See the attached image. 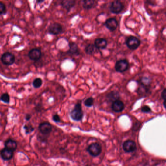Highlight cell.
<instances>
[{
    "label": "cell",
    "mask_w": 166,
    "mask_h": 166,
    "mask_svg": "<svg viewBox=\"0 0 166 166\" xmlns=\"http://www.w3.org/2000/svg\"><path fill=\"white\" fill-rule=\"evenodd\" d=\"M70 117L72 120L76 121H81L83 118V112L82 109L81 104L77 103L70 113Z\"/></svg>",
    "instance_id": "obj_1"
},
{
    "label": "cell",
    "mask_w": 166,
    "mask_h": 166,
    "mask_svg": "<svg viewBox=\"0 0 166 166\" xmlns=\"http://www.w3.org/2000/svg\"><path fill=\"white\" fill-rule=\"evenodd\" d=\"M125 43L129 49L131 50H135L139 47L141 42L138 38L131 35L126 38Z\"/></svg>",
    "instance_id": "obj_2"
},
{
    "label": "cell",
    "mask_w": 166,
    "mask_h": 166,
    "mask_svg": "<svg viewBox=\"0 0 166 166\" xmlns=\"http://www.w3.org/2000/svg\"><path fill=\"white\" fill-rule=\"evenodd\" d=\"M123 4L119 0H115L112 2L109 6L111 12L114 14H119L123 9Z\"/></svg>",
    "instance_id": "obj_3"
},
{
    "label": "cell",
    "mask_w": 166,
    "mask_h": 166,
    "mask_svg": "<svg viewBox=\"0 0 166 166\" xmlns=\"http://www.w3.org/2000/svg\"><path fill=\"white\" fill-rule=\"evenodd\" d=\"M87 150L91 156L96 157L102 153V148L99 143H93L88 147Z\"/></svg>",
    "instance_id": "obj_4"
},
{
    "label": "cell",
    "mask_w": 166,
    "mask_h": 166,
    "mask_svg": "<svg viewBox=\"0 0 166 166\" xmlns=\"http://www.w3.org/2000/svg\"><path fill=\"white\" fill-rule=\"evenodd\" d=\"M48 32L49 34L52 35H58L63 32V27L60 23L54 22L49 25Z\"/></svg>",
    "instance_id": "obj_5"
},
{
    "label": "cell",
    "mask_w": 166,
    "mask_h": 166,
    "mask_svg": "<svg viewBox=\"0 0 166 166\" xmlns=\"http://www.w3.org/2000/svg\"><path fill=\"white\" fill-rule=\"evenodd\" d=\"M129 63L126 59H121L116 62L115 64V68L118 72L122 73L128 69Z\"/></svg>",
    "instance_id": "obj_6"
},
{
    "label": "cell",
    "mask_w": 166,
    "mask_h": 166,
    "mask_svg": "<svg viewBox=\"0 0 166 166\" xmlns=\"http://www.w3.org/2000/svg\"><path fill=\"white\" fill-rule=\"evenodd\" d=\"M1 60L4 65L10 66L13 65L15 62V57L12 54L6 52L2 55Z\"/></svg>",
    "instance_id": "obj_7"
},
{
    "label": "cell",
    "mask_w": 166,
    "mask_h": 166,
    "mask_svg": "<svg viewBox=\"0 0 166 166\" xmlns=\"http://www.w3.org/2000/svg\"><path fill=\"white\" fill-rule=\"evenodd\" d=\"M124 151L127 153H132L137 150V145L134 141L127 140L122 145Z\"/></svg>",
    "instance_id": "obj_8"
},
{
    "label": "cell",
    "mask_w": 166,
    "mask_h": 166,
    "mask_svg": "<svg viewBox=\"0 0 166 166\" xmlns=\"http://www.w3.org/2000/svg\"><path fill=\"white\" fill-rule=\"evenodd\" d=\"M40 133L44 136L49 135L51 133L52 126L49 122H44L40 123L38 127Z\"/></svg>",
    "instance_id": "obj_9"
},
{
    "label": "cell",
    "mask_w": 166,
    "mask_h": 166,
    "mask_svg": "<svg viewBox=\"0 0 166 166\" xmlns=\"http://www.w3.org/2000/svg\"><path fill=\"white\" fill-rule=\"evenodd\" d=\"M105 26L110 31L113 32L117 29L119 23L116 18H111L106 21L104 23Z\"/></svg>",
    "instance_id": "obj_10"
},
{
    "label": "cell",
    "mask_w": 166,
    "mask_h": 166,
    "mask_svg": "<svg viewBox=\"0 0 166 166\" xmlns=\"http://www.w3.org/2000/svg\"><path fill=\"white\" fill-rule=\"evenodd\" d=\"M111 108L112 111L115 112H121L124 109V104L123 101L119 99L112 102Z\"/></svg>",
    "instance_id": "obj_11"
},
{
    "label": "cell",
    "mask_w": 166,
    "mask_h": 166,
    "mask_svg": "<svg viewBox=\"0 0 166 166\" xmlns=\"http://www.w3.org/2000/svg\"><path fill=\"white\" fill-rule=\"evenodd\" d=\"M75 0H61V5L68 12L76 5Z\"/></svg>",
    "instance_id": "obj_12"
},
{
    "label": "cell",
    "mask_w": 166,
    "mask_h": 166,
    "mask_svg": "<svg viewBox=\"0 0 166 166\" xmlns=\"http://www.w3.org/2000/svg\"><path fill=\"white\" fill-rule=\"evenodd\" d=\"M28 57L33 61H38L42 56L41 51L39 49H33L28 53Z\"/></svg>",
    "instance_id": "obj_13"
},
{
    "label": "cell",
    "mask_w": 166,
    "mask_h": 166,
    "mask_svg": "<svg viewBox=\"0 0 166 166\" xmlns=\"http://www.w3.org/2000/svg\"><path fill=\"white\" fill-rule=\"evenodd\" d=\"M14 151L5 148L2 149L0 152V155L2 158L5 161H9L12 158L14 155Z\"/></svg>",
    "instance_id": "obj_14"
},
{
    "label": "cell",
    "mask_w": 166,
    "mask_h": 166,
    "mask_svg": "<svg viewBox=\"0 0 166 166\" xmlns=\"http://www.w3.org/2000/svg\"><path fill=\"white\" fill-rule=\"evenodd\" d=\"M94 45L99 50H103L107 46V40L103 38H98L95 40Z\"/></svg>",
    "instance_id": "obj_15"
},
{
    "label": "cell",
    "mask_w": 166,
    "mask_h": 166,
    "mask_svg": "<svg viewBox=\"0 0 166 166\" xmlns=\"http://www.w3.org/2000/svg\"><path fill=\"white\" fill-rule=\"evenodd\" d=\"M97 5L95 0H83L82 6L86 10H90L95 8Z\"/></svg>",
    "instance_id": "obj_16"
},
{
    "label": "cell",
    "mask_w": 166,
    "mask_h": 166,
    "mask_svg": "<svg viewBox=\"0 0 166 166\" xmlns=\"http://www.w3.org/2000/svg\"><path fill=\"white\" fill-rule=\"evenodd\" d=\"M5 148L14 151L17 148V143L13 139H8L5 142Z\"/></svg>",
    "instance_id": "obj_17"
},
{
    "label": "cell",
    "mask_w": 166,
    "mask_h": 166,
    "mask_svg": "<svg viewBox=\"0 0 166 166\" xmlns=\"http://www.w3.org/2000/svg\"><path fill=\"white\" fill-rule=\"evenodd\" d=\"M119 92L116 91L110 92V93H108L106 95V99L108 101L112 103L117 100H119Z\"/></svg>",
    "instance_id": "obj_18"
},
{
    "label": "cell",
    "mask_w": 166,
    "mask_h": 166,
    "mask_svg": "<svg viewBox=\"0 0 166 166\" xmlns=\"http://www.w3.org/2000/svg\"><path fill=\"white\" fill-rule=\"evenodd\" d=\"M68 52L69 54L71 55H78L79 54V51H78V45L74 42H71L69 44Z\"/></svg>",
    "instance_id": "obj_19"
},
{
    "label": "cell",
    "mask_w": 166,
    "mask_h": 166,
    "mask_svg": "<svg viewBox=\"0 0 166 166\" xmlns=\"http://www.w3.org/2000/svg\"><path fill=\"white\" fill-rule=\"evenodd\" d=\"M138 84H139V87L137 90L138 94L141 95H144V94L147 93L150 89V86H146L145 85L142 84L140 83H138Z\"/></svg>",
    "instance_id": "obj_20"
},
{
    "label": "cell",
    "mask_w": 166,
    "mask_h": 166,
    "mask_svg": "<svg viewBox=\"0 0 166 166\" xmlns=\"http://www.w3.org/2000/svg\"><path fill=\"white\" fill-rule=\"evenodd\" d=\"M96 50H99L95 46L94 44H89L87 45L86 47L85 51L86 54L89 55H92L96 52Z\"/></svg>",
    "instance_id": "obj_21"
},
{
    "label": "cell",
    "mask_w": 166,
    "mask_h": 166,
    "mask_svg": "<svg viewBox=\"0 0 166 166\" xmlns=\"http://www.w3.org/2000/svg\"><path fill=\"white\" fill-rule=\"evenodd\" d=\"M32 84H33V87H34L35 88H40L43 84V81L41 79V78H36L33 81Z\"/></svg>",
    "instance_id": "obj_22"
},
{
    "label": "cell",
    "mask_w": 166,
    "mask_h": 166,
    "mask_svg": "<svg viewBox=\"0 0 166 166\" xmlns=\"http://www.w3.org/2000/svg\"><path fill=\"white\" fill-rule=\"evenodd\" d=\"M0 100L5 104H9L10 101L9 95L7 93H4L0 97Z\"/></svg>",
    "instance_id": "obj_23"
},
{
    "label": "cell",
    "mask_w": 166,
    "mask_h": 166,
    "mask_svg": "<svg viewBox=\"0 0 166 166\" xmlns=\"http://www.w3.org/2000/svg\"><path fill=\"white\" fill-rule=\"evenodd\" d=\"M23 129H25L26 134H29L34 131L35 128L32 125H26L23 127Z\"/></svg>",
    "instance_id": "obj_24"
},
{
    "label": "cell",
    "mask_w": 166,
    "mask_h": 166,
    "mask_svg": "<svg viewBox=\"0 0 166 166\" xmlns=\"http://www.w3.org/2000/svg\"><path fill=\"white\" fill-rule=\"evenodd\" d=\"M138 83H140L142 84L145 85L146 86H150V79L146 77H142L139 80Z\"/></svg>",
    "instance_id": "obj_25"
},
{
    "label": "cell",
    "mask_w": 166,
    "mask_h": 166,
    "mask_svg": "<svg viewBox=\"0 0 166 166\" xmlns=\"http://www.w3.org/2000/svg\"><path fill=\"white\" fill-rule=\"evenodd\" d=\"M94 100L93 97H89V98L86 99L85 100V101L84 105L86 107L90 108V107H92L93 106V105H94Z\"/></svg>",
    "instance_id": "obj_26"
},
{
    "label": "cell",
    "mask_w": 166,
    "mask_h": 166,
    "mask_svg": "<svg viewBox=\"0 0 166 166\" xmlns=\"http://www.w3.org/2000/svg\"><path fill=\"white\" fill-rule=\"evenodd\" d=\"M7 12L5 4L0 2V15H5Z\"/></svg>",
    "instance_id": "obj_27"
},
{
    "label": "cell",
    "mask_w": 166,
    "mask_h": 166,
    "mask_svg": "<svg viewBox=\"0 0 166 166\" xmlns=\"http://www.w3.org/2000/svg\"><path fill=\"white\" fill-rule=\"evenodd\" d=\"M141 110L142 112L144 113H149L151 112V111L150 107H149L148 105H146L142 107Z\"/></svg>",
    "instance_id": "obj_28"
},
{
    "label": "cell",
    "mask_w": 166,
    "mask_h": 166,
    "mask_svg": "<svg viewBox=\"0 0 166 166\" xmlns=\"http://www.w3.org/2000/svg\"><path fill=\"white\" fill-rule=\"evenodd\" d=\"M52 120L54 122H56V123H59L61 121V118H60V116L57 115V114H55V115L53 116Z\"/></svg>",
    "instance_id": "obj_29"
},
{
    "label": "cell",
    "mask_w": 166,
    "mask_h": 166,
    "mask_svg": "<svg viewBox=\"0 0 166 166\" xmlns=\"http://www.w3.org/2000/svg\"><path fill=\"white\" fill-rule=\"evenodd\" d=\"M161 97L163 99L164 101L166 100V89L164 88L161 93Z\"/></svg>",
    "instance_id": "obj_30"
},
{
    "label": "cell",
    "mask_w": 166,
    "mask_h": 166,
    "mask_svg": "<svg viewBox=\"0 0 166 166\" xmlns=\"http://www.w3.org/2000/svg\"><path fill=\"white\" fill-rule=\"evenodd\" d=\"M36 110L38 111V112H40L42 110V105L39 104L38 105H36L35 107Z\"/></svg>",
    "instance_id": "obj_31"
},
{
    "label": "cell",
    "mask_w": 166,
    "mask_h": 166,
    "mask_svg": "<svg viewBox=\"0 0 166 166\" xmlns=\"http://www.w3.org/2000/svg\"><path fill=\"white\" fill-rule=\"evenodd\" d=\"M31 117H32V116H31L30 114H27L26 115V117H25V118H26V121H29L30 120L31 118Z\"/></svg>",
    "instance_id": "obj_32"
},
{
    "label": "cell",
    "mask_w": 166,
    "mask_h": 166,
    "mask_svg": "<svg viewBox=\"0 0 166 166\" xmlns=\"http://www.w3.org/2000/svg\"><path fill=\"white\" fill-rule=\"evenodd\" d=\"M45 1V0H36V3L38 4H42Z\"/></svg>",
    "instance_id": "obj_33"
},
{
    "label": "cell",
    "mask_w": 166,
    "mask_h": 166,
    "mask_svg": "<svg viewBox=\"0 0 166 166\" xmlns=\"http://www.w3.org/2000/svg\"><path fill=\"white\" fill-rule=\"evenodd\" d=\"M166 100H164L163 101V105L164 107V108H166Z\"/></svg>",
    "instance_id": "obj_34"
}]
</instances>
